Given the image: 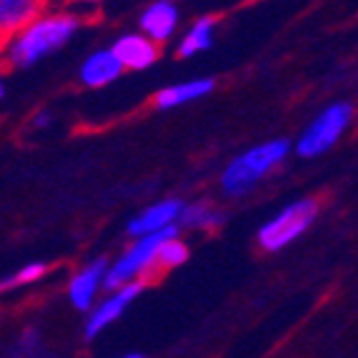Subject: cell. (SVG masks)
<instances>
[{
	"instance_id": "obj_13",
	"label": "cell",
	"mask_w": 358,
	"mask_h": 358,
	"mask_svg": "<svg viewBox=\"0 0 358 358\" xmlns=\"http://www.w3.org/2000/svg\"><path fill=\"white\" fill-rule=\"evenodd\" d=\"M213 90H215L213 78H193V80H185V83H176L158 90L155 93V108L158 110H173V108L188 106V103H196L201 98L210 96Z\"/></svg>"
},
{
	"instance_id": "obj_5",
	"label": "cell",
	"mask_w": 358,
	"mask_h": 358,
	"mask_svg": "<svg viewBox=\"0 0 358 358\" xmlns=\"http://www.w3.org/2000/svg\"><path fill=\"white\" fill-rule=\"evenodd\" d=\"M353 120V106L348 101H336L318 110L316 118L310 120L303 128L293 150L301 158H318V155L329 153L341 138L346 136V131L351 128Z\"/></svg>"
},
{
	"instance_id": "obj_17",
	"label": "cell",
	"mask_w": 358,
	"mask_h": 358,
	"mask_svg": "<svg viewBox=\"0 0 358 358\" xmlns=\"http://www.w3.org/2000/svg\"><path fill=\"white\" fill-rule=\"evenodd\" d=\"M45 273H48V266H45V263H25L23 268H18L15 273L0 278V293L13 291V288H20V286H30V283L41 281Z\"/></svg>"
},
{
	"instance_id": "obj_12",
	"label": "cell",
	"mask_w": 358,
	"mask_h": 358,
	"mask_svg": "<svg viewBox=\"0 0 358 358\" xmlns=\"http://www.w3.org/2000/svg\"><path fill=\"white\" fill-rule=\"evenodd\" d=\"M123 76V66L115 58L113 48H101L93 50L88 58L83 60V66L78 68V80L85 88H106V85L115 83Z\"/></svg>"
},
{
	"instance_id": "obj_7",
	"label": "cell",
	"mask_w": 358,
	"mask_h": 358,
	"mask_svg": "<svg viewBox=\"0 0 358 358\" xmlns=\"http://www.w3.org/2000/svg\"><path fill=\"white\" fill-rule=\"evenodd\" d=\"M180 208H183V203H180L178 198H163L158 203H150L148 208H143L128 221V236L143 238V236H150V233H161L166 228L176 226L180 218Z\"/></svg>"
},
{
	"instance_id": "obj_15",
	"label": "cell",
	"mask_w": 358,
	"mask_h": 358,
	"mask_svg": "<svg viewBox=\"0 0 358 358\" xmlns=\"http://www.w3.org/2000/svg\"><path fill=\"white\" fill-rule=\"evenodd\" d=\"M226 215L210 203H183L180 208L178 223H183L191 231H213V228L223 226Z\"/></svg>"
},
{
	"instance_id": "obj_21",
	"label": "cell",
	"mask_w": 358,
	"mask_h": 358,
	"mask_svg": "<svg viewBox=\"0 0 358 358\" xmlns=\"http://www.w3.org/2000/svg\"><path fill=\"white\" fill-rule=\"evenodd\" d=\"M80 3H101V0H80Z\"/></svg>"
},
{
	"instance_id": "obj_14",
	"label": "cell",
	"mask_w": 358,
	"mask_h": 358,
	"mask_svg": "<svg viewBox=\"0 0 358 358\" xmlns=\"http://www.w3.org/2000/svg\"><path fill=\"white\" fill-rule=\"evenodd\" d=\"M215 38V18H198L191 28L185 30L178 43L180 58H193V55L203 53L213 45Z\"/></svg>"
},
{
	"instance_id": "obj_18",
	"label": "cell",
	"mask_w": 358,
	"mask_h": 358,
	"mask_svg": "<svg viewBox=\"0 0 358 358\" xmlns=\"http://www.w3.org/2000/svg\"><path fill=\"white\" fill-rule=\"evenodd\" d=\"M50 126H53V113H50V110L36 113V118H33V128H36V131H43V128H50Z\"/></svg>"
},
{
	"instance_id": "obj_6",
	"label": "cell",
	"mask_w": 358,
	"mask_h": 358,
	"mask_svg": "<svg viewBox=\"0 0 358 358\" xmlns=\"http://www.w3.org/2000/svg\"><path fill=\"white\" fill-rule=\"evenodd\" d=\"M145 288V281H133V283H126V286L115 288V291L108 293V299H103L96 308L90 310V316L85 318V326H83V336L88 341H93L98 334L110 326V323L118 321L123 313L128 310V306L143 293Z\"/></svg>"
},
{
	"instance_id": "obj_11",
	"label": "cell",
	"mask_w": 358,
	"mask_h": 358,
	"mask_svg": "<svg viewBox=\"0 0 358 358\" xmlns=\"http://www.w3.org/2000/svg\"><path fill=\"white\" fill-rule=\"evenodd\" d=\"M106 271H108L106 258H96V261L85 263L83 268L73 275L71 283H68V299H71L73 308H78V310H90V308H93L98 291L103 288Z\"/></svg>"
},
{
	"instance_id": "obj_9",
	"label": "cell",
	"mask_w": 358,
	"mask_h": 358,
	"mask_svg": "<svg viewBox=\"0 0 358 358\" xmlns=\"http://www.w3.org/2000/svg\"><path fill=\"white\" fill-rule=\"evenodd\" d=\"M45 13V0H0V50Z\"/></svg>"
},
{
	"instance_id": "obj_20",
	"label": "cell",
	"mask_w": 358,
	"mask_h": 358,
	"mask_svg": "<svg viewBox=\"0 0 358 358\" xmlns=\"http://www.w3.org/2000/svg\"><path fill=\"white\" fill-rule=\"evenodd\" d=\"M126 358H145V356H141V353H128Z\"/></svg>"
},
{
	"instance_id": "obj_16",
	"label": "cell",
	"mask_w": 358,
	"mask_h": 358,
	"mask_svg": "<svg viewBox=\"0 0 358 358\" xmlns=\"http://www.w3.org/2000/svg\"><path fill=\"white\" fill-rule=\"evenodd\" d=\"M188 261V245L173 236V238H168L161 243L158 253H155V273H166V271H173L178 266Z\"/></svg>"
},
{
	"instance_id": "obj_2",
	"label": "cell",
	"mask_w": 358,
	"mask_h": 358,
	"mask_svg": "<svg viewBox=\"0 0 358 358\" xmlns=\"http://www.w3.org/2000/svg\"><path fill=\"white\" fill-rule=\"evenodd\" d=\"M291 153L286 138H271L228 161L221 171V191L231 198H243L258 188L266 176H271Z\"/></svg>"
},
{
	"instance_id": "obj_10",
	"label": "cell",
	"mask_w": 358,
	"mask_h": 358,
	"mask_svg": "<svg viewBox=\"0 0 358 358\" xmlns=\"http://www.w3.org/2000/svg\"><path fill=\"white\" fill-rule=\"evenodd\" d=\"M110 48L120 60L123 71H145L161 58V45H155L143 33H126V36L115 38Z\"/></svg>"
},
{
	"instance_id": "obj_3",
	"label": "cell",
	"mask_w": 358,
	"mask_h": 358,
	"mask_svg": "<svg viewBox=\"0 0 358 358\" xmlns=\"http://www.w3.org/2000/svg\"><path fill=\"white\" fill-rule=\"evenodd\" d=\"M178 236V228L171 226L161 233H150L143 238H133V243L128 245L126 251L120 253L113 263H108L106 278H103V288L108 293L115 291V288L126 286V283L141 281V278H148L155 273V253L161 248L163 241Z\"/></svg>"
},
{
	"instance_id": "obj_1",
	"label": "cell",
	"mask_w": 358,
	"mask_h": 358,
	"mask_svg": "<svg viewBox=\"0 0 358 358\" xmlns=\"http://www.w3.org/2000/svg\"><path fill=\"white\" fill-rule=\"evenodd\" d=\"M78 30H80V18L73 13H43L41 18H36L28 28L20 30L18 36L0 50L3 63L13 71H28L63 45H68Z\"/></svg>"
},
{
	"instance_id": "obj_4",
	"label": "cell",
	"mask_w": 358,
	"mask_h": 358,
	"mask_svg": "<svg viewBox=\"0 0 358 358\" xmlns=\"http://www.w3.org/2000/svg\"><path fill=\"white\" fill-rule=\"evenodd\" d=\"M318 210H321V203L316 198H296V201H291L258 228V245L268 253L283 251L286 245L301 238L313 226V221L318 218Z\"/></svg>"
},
{
	"instance_id": "obj_19",
	"label": "cell",
	"mask_w": 358,
	"mask_h": 358,
	"mask_svg": "<svg viewBox=\"0 0 358 358\" xmlns=\"http://www.w3.org/2000/svg\"><path fill=\"white\" fill-rule=\"evenodd\" d=\"M0 98H6V85H3V80H0Z\"/></svg>"
},
{
	"instance_id": "obj_8",
	"label": "cell",
	"mask_w": 358,
	"mask_h": 358,
	"mask_svg": "<svg viewBox=\"0 0 358 358\" xmlns=\"http://www.w3.org/2000/svg\"><path fill=\"white\" fill-rule=\"evenodd\" d=\"M178 23L180 13L173 0H153L150 6L143 8L141 20H138L141 33L145 38H150L155 45H163V43L171 41L176 36V30H178Z\"/></svg>"
}]
</instances>
